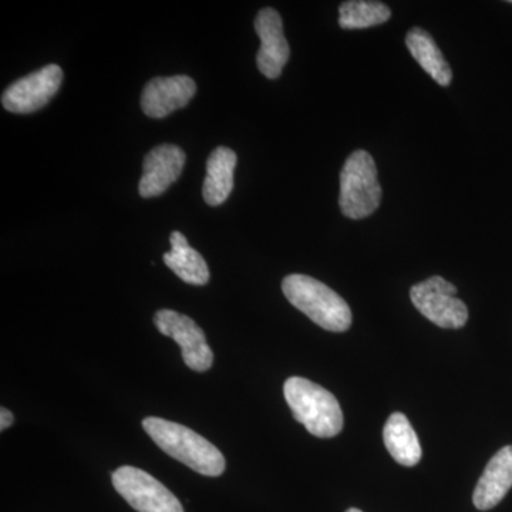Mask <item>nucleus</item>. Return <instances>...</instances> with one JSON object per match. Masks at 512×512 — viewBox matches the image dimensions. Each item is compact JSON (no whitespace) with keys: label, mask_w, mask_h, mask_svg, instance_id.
Here are the masks:
<instances>
[{"label":"nucleus","mask_w":512,"mask_h":512,"mask_svg":"<svg viewBox=\"0 0 512 512\" xmlns=\"http://www.w3.org/2000/svg\"><path fill=\"white\" fill-rule=\"evenodd\" d=\"M390 18L392 10L389 6L375 0H349L339 8V25L345 30L373 28Z\"/></svg>","instance_id":"obj_17"},{"label":"nucleus","mask_w":512,"mask_h":512,"mask_svg":"<svg viewBox=\"0 0 512 512\" xmlns=\"http://www.w3.org/2000/svg\"><path fill=\"white\" fill-rule=\"evenodd\" d=\"M510 3H512V0H510Z\"/></svg>","instance_id":"obj_20"},{"label":"nucleus","mask_w":512,"mask_h":512,"mask_svg":"<svg viewBox=\"0 0 512 512\" xmlns=\"http://www.w3.org/2000/svg\"><path fill=\"white\" fill-rule=\"evenodd\" d=\"M143 429L165 454L207 477H220L225 471V457L220 450L183 424L147 417Z\"/></svg>","instance_id":"obj_1"},{"label":"nucleus","mask_w":512,"mask_h":512,"mask_svg":"<svg viewBox=\"0 0 512 512\" xmlns=\"http://www.w3.org/2000/svg\"><path fill=\"white\" fill-rule=\"evenodd\" d=\"M282 291L289 302L312 322L329 332H346L352 325V311L342 296L308 275H288Z\"/></svg>","instance_id":"obj_2"},{"label":"nucleus","mask_w":512,"mask_h":512,"mask_svg":"<svg viewBox=\"0 0 512 512\" xmlns=\"http://www.w3.org/2000/svg\"><path fill=\"white\" fill-rule=\"evenodd\" d=\"M111 481L117 493L138 512H184L180 500L140 468L120 467L114 471Z\"/></svg>","instance_id":"obj_6"},{"label":"nucleus","mask_w":512,"mask_h":512,"mask_svg":"<svg viewBox=\"0 0 512 512\" xmlns=\"http://www.w3.org/2000/svg\"><path fill=\"white\" fill-rule=\"evenodd\" d=\"M456 295V286L441 276H431L410 289V299L417 311L443 329H460L467 323L466 303Z\"/></svg>","instance_id":"obj_5"},{"label":"nucleus","mask_w":512,"mask_h":512,"mask_svg":"<svg viewBox=\"0 0 512 512\" xmlns=\"http://www.w3.org/2000/svg\"><path fill=\"white\" fill-rule=\"evenodd\" d=\"M237 154L228 147H218L207 161V177L202 185V197L211 207L224 204L234 190Z\"/></svg>","instance_id":"obj_13"},{"label":"nucleus","mask_w":512,"mask_h":512,"mask_svg":"<svg viewBox=\"0 0 512 512\" xmlns=\"http://www.w3.org/2000/svg\"><path fill=\"white\" fill-rule=\"evenodd\" d=\"M512 487V446L497 451L485 467L473 494V503L480 511H488L503 501Z\"/></svg>","instance_id":"obj_12"},{"label":"nucleus","mask_w":512,"mask_h":512,"mask_svg":"<svg viewBox=\"0 0 512 512\" xmlns=\"http://www.w3.org/2000/svg\"><path fill=\"white\" fill-rule=\"evenodd\" d=\"M62 82L63 70L57 64H49L10 84L2 96L3 107L10 113H35L55 97Z\"/></svg>","instance_id":"obj_8"},{"label":"nucleus","mask_w":512,"mask_h":512,"mask_svg":"<svg viewBox=\"0 0 512 512\" xmlns=\"http://www.w3.org/2000/svg\"><path fill=\"white\" fill-rule=\"evenodd\" d=\"M406 45L417 63L423 67L424 72L433 77L434 82L440 86H450L453 82V70L446 57L441 53L436 40L427 30L413 28L407 33Z\"/></svg>","instance_id":"obj_15"},{"label":"nucleus","mask_w":512,"mask_h":512,"mask_svg":"<svg viewBox=\"0 0 512 512\" xmlns=\"http://www.w3.org/2000/svg\"><path fill=\"white\" fill-rule=\"evenodd\" d=\"M185 164V153L174 144H163L151 150L144 160V173L138 184L143 198L158 197L180 178Z\"/></svg>","instance_id":"obj_11"},{"label":"nucleus","mask_w":512,"mask_h":512,"mask_svg":"<svg viewBox=\"0 0 512 512\" xmlns=\"http://www.w3.org/2000/svg\"><path fill=\"white\" fill-rule=\"evenodd\" d=\"M384 444L390 456L402 464L413 467L421 460L419 437L414 431L409 419L402 413H393L386 421L383 430Z\"/></svg>","instance_id":"obj_16"},{"label":"nucleus","mask_w":512,"mask_h":512,"mask_svg":"<svg viewBox=\"0 0 512 512\" xmlns=\"http://www.w3.org/2000/svg\"><path fill=\"white\" fill-rule=\"evenodd\" d=\"M158 332L180 345L184 363L194 372H207L214 365V353L207 343L204 330L188 316L161 309L154 315Z\"/></svg>","instance_id":"obj_7"},{"label":"nucleus","mask_w":512,"mask_h":512,"mask_svg":"<svg viewBox=\"0 0 512 512\" xmlns=\"http://www.w3.org/2000/svg\"><path fill=\"white\" fill-rule=\"evenodd\" d=\"M284 394L293 417L313 436L330 439L342 431V409L338 399L325 387L303 377H289L284 384Z\"/></svg>","instance_id":"obj_3"},{"label":"nucleus","mask_w":512,"mask_h":512,"mask_svg":"<svg viewBox=\"0 0 512 512\" xmlns=\"http://www.w3.org/2000/svg\"><path fill=\"white\" fill-rule=\"evenodd\" d=\"M171 251L164 254L165 265L181 281L190 285H205L210 281V269L200 252L190 247L181 232L174 231L170 237Z\"/></svg>","instance_id":"obj_14"},{"label":"nucleus","mask_w":512,"mask_h":512,"mask_svg":"<svg viewBox=\"0 0 512 512\" xmlns=\"http://www.w3.org/2000/svg\"><path fill=\"white\" fill-rule=\"evenodd\" d=\"M197 92V84L188 76L156 77L144 87L141 107L151 119H164L183 109Z\"/></svg>","instance_id":"obj_10"},{"label":"nucleus","mask_w":512,"mask_h":512,"mask_svg":"<svg viewBox=\"0 0 512 512\" xmlns=\"http://www.w3.org/2000/svg\"><path fill=\"white\" fill-rule=\"evenodd\" d=\"M255 30L261 39V47L256 56L259 72L268 79H278L291 56L281 15L272 8L259 10L255 18Z\"/></svg>","instance_id":"obj_9"},{"label":"nucleus","mask_w":512,"mask_h":512,"mask_svg":"<svg viewBox=\"0 0 512 512\" xmlns=\"http://www.w3.org/2000/svg\"><path fill=\"white\" fill-rule=\"evenodd\" d=\"M13 421H15V417H13L12 412L6 409V407H2V410H0V430L9 429Z\"/></svg>","instance_id":"obj_18"},{"label":"nucleus","mask_w":512,"mask_h":512,"mask_svg":"<svg viewBox=\"0 0 512 512\" xmlns=\"http://www.w3.org/2000/svg\"><path fill=\"white\" fill-rule=\"evenodd\" d=\"M382 185L375 160L365 150L350 154L340 173L339 205L350 220H363L375 214L382 204Z\"/></svg>","instance_id":"obj_4"},{"label":"nucleus","mask_w":512,"mask_h":512,"mask_svg":"<svg viewBox=\"0 0 512 512\" xmlns=\"http://www.w3.org/2000/svg\"><path fill=\"white\" fill-rule=\"evenodd\" d=\"M346 512H363V511L357 510V508H349V510Z\"/></svg>","instance_id":"obj_19"}]
</instances>
